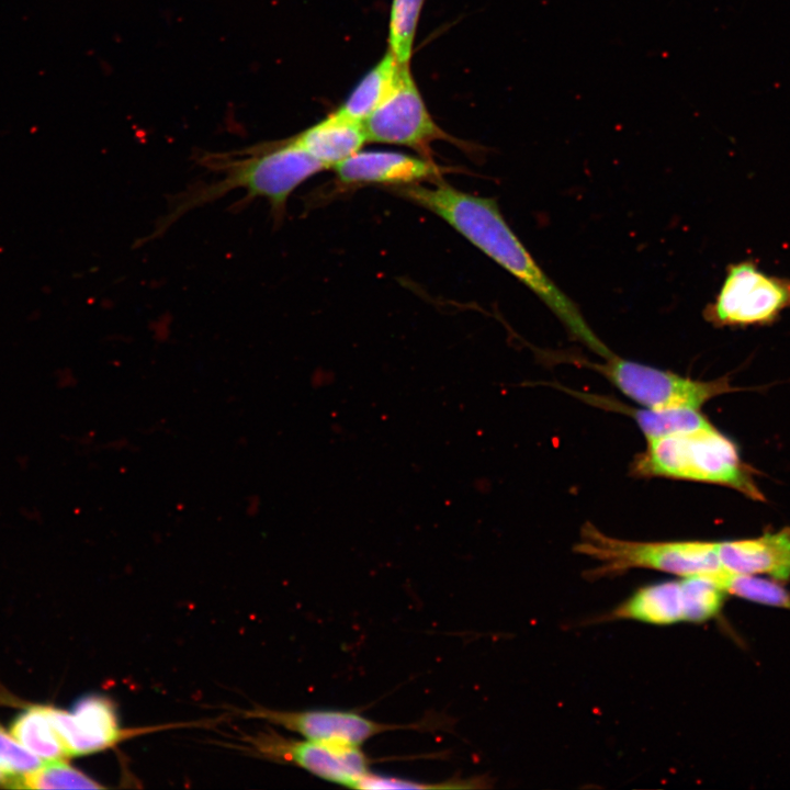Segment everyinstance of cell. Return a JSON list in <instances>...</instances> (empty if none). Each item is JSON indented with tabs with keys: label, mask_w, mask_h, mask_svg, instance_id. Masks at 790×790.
<instances>
[{
	"label": "cell",
	"mask_w": 790,
	"mask_h": 790,
	"mask_svg": "<svg viewBox=\"0 0 790 790\" xmlns=\"http://www.w3.org/2000/svg\"><path fill=\"white\" fill-rule=\"evenodd\" d=\"M200 165L221 174L211 183L192 185L170 203L167 216L157 233L165 230L187 212L214 202L226 193L242 189L246 204L252 199H264L275 221L282 219L290 195L307 179L327 169L290 137L255 145L229 153H206L199 157ZM156 233V234H157Z\"/></svg>",
	"instance_id": "cell-2"
},
{
	"label": "cell",
	"mask_w": 790,
	"mask_h": 790,
	"mask_svg": "<svg viewBox=\"0 0 790 790\" xmlns=\"http://www.w3.org/2000/svg\"><path fill=\"white\" fill-rule=\"evenodd\" d=\"M10 732L21 745L44 761L68 758L46 706H32L19 713Z\"/></svg>",
	"instance_id": "cell-17"
},
{
	"label": "cell",
	"mask_w": 790,
	"mask_h": 790,
	"mask_svg": "<svg viewBox=\"0 0 790 790\" xmlns=\"http://www.w3.org/2000/svg\"><path fill=\"white\" fill-rule=\"evenodd\" d=\"M45 761L27 751L0 724V769L9 777H18L41 767ZM8 778V779H9Z\"/></svg>",
	"instance_id": "cell-22"
},
{
	"label": "cell",
	"mask_w": 790,
	"mask_h": 790,
	"mask_svg": "<svg viewBox=\"0 0 790 790\" xmlns=\"http://www.w3.org/2000/svg\"><path fill=\"white\" fill-rule=\"evenodd\" d=\"M252 744L266 758L294 765L326 781L349 788L358 789L372 772V761L360 746L287 738L274 731L257 735Z\"/></svg>",
	"instance_id": "cell-8"
},
{
	"label": "cell",
	"mask_w": 790,
	"mask_h": 790,
	"mask_svg": "<svg viewBox=\"0 0 790 790\" xmlns=\"http://www.w3.org/2000/svg\"><path fill=\"white\" fill-rule=\"evenodd\" d=\"M368 140L399 145L432 160V143L444 140L469 151L471 145L443 131L431 117L410 74L402 65L397 80L379 108L363 122Z\"/></svg>",
	"instance_id": "cell-6"
},
{
	"label": "cell",
	"mask_w": 790,
	"mask_h": 790,
	"mask_svg": "<svg viewBox=\"0 0 790 790\" xmlns=\"http://www.w3.org/2000/svg\"><path fill=\"white\" fill-rule=\"evenodd\" d=\"M424 0H393L388 50L399 64H409Z\"/></svg>",
	"instance_id": "cell-20"
},
{
	"label": "cell",
	"mask_w": 790,
	"mask_h": 790,
	"mask_svg": "<svg viewBox=\"0 0 790 790\" xmlns=\"http://www.w3.org/2000/svg\"><path fill=\"white\" fill-rule=\"evenodd\" d=\"M722 573L680 577L684 621L700 623L720 612L726 595L719 580Z\"/></svg>",
	"instance_id": "cell-18"
},
{
	"label": "cell",
	"mask_w": 790,
	"mask_h": 790,
	"mask_svg": "<svg viewBox=\"0 0 790 790\" xmlns=\"http://www.w3.org/2000/svg\"><path fill=\"white\" fill-rule=\"evenodd\" d=\"M5 786L22 789L102 788L95 780L68 764L66 759L45 761L31 772L9 778Z\"/></svg>",
	"instance_id": "cell-19"
},
{
	"label": "cell",
	"mask_w": 790,
	"mask_h": 790,
	"mask_svg": "<svg viewBox=\"0 0 790 790\" xmlns=\"http://www.w3.org/2000/svg\"><path fill=\"white\" fill-rule=\"evenodd\" d=\"M251 715L295 732L307 740L350 746H361L368 740L384 732L416 730L424 726L422 723L407 725L381 723L356 711L336 709L301 711L259 709L252 711Z\"/></svg>",
	"instance_id": "cell-9"
},
{
	"label": "cell",
	"mask_w": 790,
	"mask_h": 790,
	"mask_svg": "<svg viewBox=\"0 0 790 790\" xmlns=\"http://www.w3.org/2000/svg\"><path fill=\"white\" fill-rule=\"evenodd\" d=\"M575 394L599 407L623 413L624 415L630 416L636 422L646 439L675 432L696 430L711 425L698 409L680 408L655 410L645 407L634 408L608 397Z\"/></svg>",
	"instance_id": "cell-15"
},
{
	"label": "cell",
	"mask_w": 790,
	"mask_h": 790,
	"mask_svg": "<svg viewBox=\"0 0 790 790\" xmlns=\"http://www.w3.org/2000/svg\"><path fill=\"white\" fill-rule=\"evenodd\" d=\"M48 711L68 757L104 751L133 734L121 729L113 703L99 695L80 698L69 711Z\"/></svg>",
	"instance_id": "cell-10"
},
{
	"label": "cell",
	"mask_w": 790,
	"mask_h": 790,
	"mask_svg": "<svg viewBox=\"0 0 790 790\" xmlns=\"http://www.w3.org/2000/svg\"><path fill=\"white\" fill-rule=\"evenodd\" d=\"M292 137L327 169L360 151L368 142L363 122L339 110Z\"/></svg>",
	"instance_id": "cell-13"
},
{
	"label": "cell",
	"mask_w": 790,
	"mask_h": 790,
	"mask_svg": "<svg viewBox=\"0 0 790 790\" xmlns=\"http://www.w3.org/2000/svg\"><path fill=\"white\" fill-rule=\"evenodd\" d=\"M721 565L733 574H766L777 582L790 579V528L761 535L718 542Z\"/></svg>",
	"instance_id": "cell-12"
},
{
	"label": "cell",
	"mask_w": 790,
	"mask_h": 790,
	"mask_svg": "<svg viewBox=\"0 0 790 790\" xmlns=\"http://www.w3.org/2000/svg\"><path fill=\"white\" fill-rule=\"evenodd\" d=\"M609 380L623 395L655 410L698 409L731 391L726 380L700 381L612 354L602 363L584 362Z\"/></svg>",
	"instance_id": "cell-5"
},
{
	"label": "cell",
	"mask_w": 790,
	"mask_h": 790,
	"mask_svg": "<svg viewBox=\"0 0 790 790\" xmlns=\"http://www.w3.org/2000/svg\"><path fill=\"white\" fill-rule=\"evenodd\" d=\"M574 550L599 562L589 573L596 577L632 568H646L680 577L724 572L718 542L630 541L605 534L590 522L580 528L579 541Z\"/></svg>",
	"instance_id": "cell-4"
},
{
	"label": "cell",
	"mask_w": 790,
	"mask_h": 790,
	"mask_svg": "<svg viewBox=\"0 0 790 790\" xmlns=\"http://www.w3.org/2000/svg\"><path fill=\"white\" fill-rule=\"evenodd\" d=\"M342 185L390 184L402 187L436 182L448 170L424 157L397 151H358L331 168Z\"/></svg>",
	"instance_id": "cell-11"
},
{
	"label": "cell",
	"mask_w": 790,
	"mask_h": 790,
	"mask_svg": "<svg viewBox=\"0 0 790 790\" xmlns=\"http://www.w3.org/2000/svg\"><path fill=\"white\" fill-rule=\"evenodd\" d=\"M481 780L475 779H455L449 780L441 783H422L414 780L381 776L371 772L368 775L358 786V789H372V790H385V789H430V788H476L479 787L476 783Z\"/></svg>",
	"instance_id": "cell-23"
},
{
	"label": "cell",
	"mask_w": 790,
	"mask_h": 790,
	"mask_svg": "<svg viewBox=\"0 0 790 790\" xmlns=\"http://www.w3.org/2000/svg\"><path fill=\"white\" fill-rule=\"evenodd\" d=\"M720 583L726 594L757 603L790 609V594L775 580L725 572L720 577Z\"/></svg>",
	"instance_id": "cell-21"
},
{
	"label": "cell",
	"mask_w": 790,
	"mask_h": 790,
	"mask_svg": "<svg viewBox=\"0 0 790 790\" xmlns=\"http://www.w3.org/2000/svg\"><path fill=\"white\" fill-rule=\"evenodd\" d=\"M8 778L9 777L0 769V783H5Z\"/></svg>",
	"instance_id": "cell-24"
},
{
	"label": "cell",
	"mask_w": 790,
	"mask_h": 790,
	"mask_svg": "<svg viewBox=\"0 0 790 790\" xmlns=\"http://www.w3.org/2000/svg\"><path fill=\"white\" fill-rule=\"evenodd\" d=\"M396 187L395 193L441 217L487 257L531 290L569 335L607 358L612 352L591 330L576 303L540 268L512 232L493 198L458 190L442 180Z\"/></svg>",
	"instance_id": "cell-1"
},
{
	"label": "cell",
	"mask_w": 790,
	"mask_h": 790,
	"mask_svg": "<svg viewBox=\"0 0 790 790\" xmlns=\"http://www.w3.org/2000/svg\"><path fill=\"white\" fill-rule=\"evenodd\" d=\"M402 65L387 49L384 57L361 79L338 109L343 114L364 122L392 91Z\"/></svg>",
	"instance_id": "cell-16"
},
{
	"label": "cell",
	"mask_w": 790,
	"mask_h": 790,
	"mask_svg": "<svg viewBox=\"0 0 790 790\" xmlns=\"http://www.w3.org/2000/svg\"><path fill=\"white\" fill-rule=\"evenodd\" d=\"M646 440L631 464L632 475L725 485L760 497L736 447L712 425Z\"/></svg>",
	"instance_id": "cell-3"
},
{
	"label": "cell",
	"mask_w": 790,
	"mask_h": 790,
	"mask_svg": "<svg viewBox=\"0 0 790 790\" xmlns=\"http://www.w3.org/2000/svg\"><path fill=\"white\" fill-rule=\"evenodd\" d=\"M790 307V280L761 272L754 260L727 266L714 301L703 309L714 326H748L772 323Z\"/></svg>",
	"instance_id": "cell-7"
},
{
	"label": "cell",
	"mask_w": 790,
	"mask_h": 790,
	"mask_svg": "<svg viewBox=\"0 0 790 790\" xmlns=\"http://www.w3.org/2000/svg\"><path fill=\"white\" fill-rule=\"evenodd\" d=\"M609 617L655 625H668L684 621L680 580L661 582L637 589Z\"/></svg>",
	"instance_id": "cell-14"
}]
</instances>
